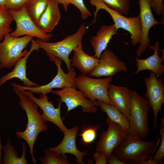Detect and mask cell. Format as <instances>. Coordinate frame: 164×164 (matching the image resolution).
Returning a JSON list of instances; mask_svg holds the SVG:
<instances>
[{
    "mask_svg": "<svg viewBox=\"0 0 164 164\" xmlns=\"http://www.w3.org/2000/svg\"><path fill=\"white\" fill-rule=\"evenodd\" d=\"M144 82L147 88L145 97L149 100L154 114L153 128L157 126L158 116L161 111L164 103V84L162 78H158L151 71L149 77H146Z\"/></svg>",
    "mask_w": 164,
    "mask_h": 164,
    "instance_id": "14",
    "label": "cell"
},
{
    "mask_svg": "<svg viewBox=\"0 0 164 164\" xmlns=\"http://www.w3.org/2000/svg\"><path fill=\"white\" fill-rule=\"evenodd\" d=\"M138 164H158L155 160L151 158L149 159H145L139 162Z\"/></svg>",
    "mask_w": 164,
    "mask_h": 164,
    "instance_id": "37",
    "label": "cell"
},
{
    "mask_svg": "<svg viewBox=\"0 0 164 164\" xmlns=\"http://www.w3.org/2000/svg\"><path fill=\"white\" fill-rule=\"evenodd\" d=\"M9 11L16 25L14 31L9 33L11 36L19 37L30 36L44 41H49L53 37V34L44 32L38 27L28 14L25 5L19 10Z\"/></svg>",
    "mask_w": 164,
    "mask_h": 164,
    "instance_id": "9",
    "label": "cell"
},
{
    "mask_svg": "<svg viewBox=\"0 0 164 164\" xmlns=\"http://www.w3.org/2000/svg\"><path fill=\"white\" fill-rule=\"evenodd\" d=\"M160 135L161 136L160 145L158 150L152 159L156 161L158 164H162V159L164 156V125L160 129Z\"/></svg>",
    "mask_w": 164,
    "mask_h": 164,
    "instance_id": "31",
    "label": "cell"
},
{
    "mask_svg": "<svg viewBox=\"0 0 164 164\" xmlns=\"http://www.w3.org/2000/svg\"><path fill=\"white\" fill-rule=\"evenodd\" d=\"M108 128L102 132L97 143L96 151H102L108 159L114 150L123 140L129 130L106 118Z\"/></svg>",
    "mask_w": 164,
    "mask_h": 164,
    "instance_id": "10",
    "label": "cell"
},
{
    "mask_svg": "<svg viewBox=\"0 0 164 164\" xmlns=\"http://www.w3.org/2000/svg\"><path fill=\"white\" fill-rule=\"evenodd\" d=\"M7 0H0V6H5Z\"/></svg>",
    "mask_w": 164,
    "mask_h": 164,
    "instance_id": "39",
    "label": "cell"
},
{
    "mask_svg": "<svg viewBox=\"0 0 164 164\" xmlns=\"http://www.w3.org/2000/svg\"><path fill=\"white\" fill-rule=\"evenodd\" d=\"M108 94L113 105L129 120L132 90L127 87L110 84Z\"/></svg>",
    "mask_w": 164,
    "mask_h": 164,
    "instance_id": "19",
    "label": "cell"
},
{
    "mask_svg": "<svg viewBox=\"0 0 164 164\" xmlns=\"http://www.w3.org/2000/svg\"><path fill=\"white\" fill-rule=\"evenodd\" d=\"M79 128L77 125L67 131L64 133V136L61 142L56 147L49 148L50 150L65 155L67 153L71 154L76 158V162L79 164H84V156L87 154V151H81L78 149L76 143V138Z\"/></svg>",
    "mask_w": 164,
    "mask_h": 164,
    "instance_id": "16",
    "label": "cell"
},
{
    "mask_svg": "<svg viewBox=\"0 0 164 164\" xmlns=\"http://www.w3.org/2000/svg\"><path fill=\"white\" fill-rule=\"evenodd\" d=\"M20 91L30 98L41 109L43 112L41 114L42 118L44 123L47 121L52 122L58 127L63 133L67 131L68 129L63 123L61 116V102L60 101L58 107L55 108L52 101L49 100L47 94H40L39 97L37 98L30 91L24 90Z\"/></svg>",
    "mask_w": 164,
    "mask_h": 164,
    "instance_id": "13",
    "label": "cell"
},
{
    "mask_svg": "<svg viewBox=\"0 0 164 164\" xmlns=\"http://www.w3.org/2000/svg\"><path fill=\"white\" fill-rule=\"evenodd\" d=\"M51 93L59 96L60 101L64 103L67 107V112L80 106L84 112H96L98 109L90 100H88L83 94L76 88L69 87L60 90H52Z\"/></svg>",
    "mask_w": 164,
    "mask_h": 164,
    "instance_id": "12",
    "label": "cell"
},
{
    "mask_svg": "<svg viewBox=\"0 0 164 164\" xmlns=\"http://www.w3.org/2000/svg\"><path fill=\"white\" fill-rule=\"evenodd\" d=\"M88 27L82 23L75 33L57 42L50 43L39 39L36 41L39 48L45 52L50 61H53L56 58H59L65 62L68 70L72 67L69 55L78 46H83L82 39Z\"/></svg>",
    "mask_w": 164,
    "mask_h": 164,
    "instance_id": "3",
    "label": "cell"
},
{
    "mask_svg": "<svg viewBox=\"0 0 164 164\" xmlns=\"http://www.w3.org/2000/svg\"><path fill=\"white\" fill-rule=\"evenodd\" d=\"M107 162L109 164H124L112 153L109 158L107 159Z\"/></svg>",
    "mask_w": 164,
    "mask_h": 164,
    "instance_id": "35",
    "label": "cell"
},
{
    "mask_svg": "<svg viewBox=\"0 0 164 164\" xmlns=\"http://www.w3.org/2000/svg\"><path fill=\"white\" fill-rule=\"evenodd\" d=\"M13 21L9 9L5 6H0V42L7 34L12 31L10 25Z\"/></svg>",
    "mask_w": 164,
    "mask_h": 164,
    "instance_id": "26",
    "label": "cell"
},
{
    "mask_svg": "<svg viewBox=\"0 0 164 164\" xmlns=\"http://www.w3.org/2000/svg\"><path fill=\"white\" fill-rule=\"evenodd\" d=\"M62 61L58 58L54 60L57 68V73L53 80L47 84L37 87H28L13 83L11 84L13 90L18 91H29L32 93L47 94L51 93L52 89L55 88L63 89L69 87H76L75 80L77 75L75 68L72 67L68 70L67 73H65L61 67Z\"/></svg>",
    "mask_w": 164,
    "mask_h": 164,
    "instance_id": "8",
    "label": "cell"
},
{
    "mask_svg": "<svg viewBox=\"0 0 164 164\" xmlns=\"http://www.w3.org/2000/svg\"><path fill=\"white\" fill-rule=\"evenodd\" d=\"M100 126L97 125L90 127L84 129L80 135L83 143L88 144L93 142L96 138L97 130Z\"/></svg>",
    "mask_w": 164,
    "mask_h": 164,
    "instance_id": "29",
    "label": "cell"
},
{
    "mask_svg": "<svg viewBox=\"0 0 164 164\" xmlns=\"http://www.w3.org/2000/svg\"><path fill=\"white\" fill-rule=\"evenodd\" d=\"M91 5L96 8L94 12V19L89 25L96 22L97 14L101 9H104L110 14L115 26L118 29H122L128 32L131 34V44L133 46L140 43L141 42V23L139 16L127 17L110 8L101 0H89Z\"/></svg>",
    "mask_w": 164,
    "mask_h": 164,
    "instance_id": "5",
    "label": "cell"
},
{
    "mask_svg": "<svg viewBox=\"0 0 164 164\" xmlns=\"http://www.w3.org/2000/svg\"><path fill=\"white\" fill-rule=\"evenodd\" d=\"M3 146L2 145V139L0 135V164H2V149Z\"/></svg>",
    "mask_w": 164,
    "mask_h": 164,
    "instance_id": "38",
    "label": "cell"
},
{
    "mask_svg": "<svg viewBox=\"0 0 164 164\" xmlns=\"http://www.w3.org/2000/svg\"><path fill=\"white\" fill-rule=\"evenodd\" d=\"M156 138L150 141L142 140L129 131L112 153L124 164H138L149 159L156 146Z\"/></svg>",
    "mask_w": 164,
    "mask_h": 164,
    "instance_id": "2",
    "label": "cell"
},
{
    "mask_svg": "<svg viewBox=\"0 0 164 164\" xmlns=\"http://www.w3.org/2000/svg\"><path fill=\"white\" fill-rule=\"evenodd\" d=\"M140 13L138 16L141 23V40L136 51L137 57H141L146 50L150 45L149 35L150 30L160 22L155 19L153 14L149 0H138Z\"/></svg>",
    "mask_w": 164,
    "mask_h": 164,
    "instance_id": "15",
    "label": "cell"
},
{
    "mask_svg": "<svg viewBox=\"0 0 164 164\" xmlns=\"http://www.w3.org/2000/svg\"><path fill=\"white\" fill-rule=\"evenodd\" d=\"M48 0H30L25 4L27 12L36 25L45 10Z\"/></svg>",
    "mask_w": 164,
    "mask_h": 164,
    "instance_id": "25",
    "label": "cell"
},
{
    "mask_svg": "<svg viewBox=\"0 0 164 164\" xmlns=\"http://www.w3.org/2000/svg\"><path fill=\"white\" fill-rule=\"evenodd\" d=\"M96 102L97 106L107 114L111 121L129 130L128 120L114 106L99 100H96Z\"/></svg>",
    "mask_w": 164,
    "mask_h": 164,
    "instance_id": "24",
    "label": "cell"
},
{
    "mask_svg": "<svg viewBox=\"0 0 164 164\" xmlns=\"http://www.w3.org/2000/svg\"><path fill=\"white\" fill-rule=\"evenodd\" d=\"M13 90L19 98V105L25 111L27 118V127L25 130L16 131L15 134L18 138L23 139L27 142L32 163L36 164V160L33 153L34 144L39 134L46 131L48 126L42 120L37 105L21 91Z\"/></svg>",
    "mask_w": 164,
    "mask_h": 164,
    "instance_id": "1",
    "label": "cell"
},
{
    "mask_svg": "<svg viewBox=\"0 0 164 164\" xmlns=\"http://www.w3.org/2000/svg\"><path fill=\"white\" fill-rule=\"evenodd\" d=\"M106 5L119 13L128 15L129 10L130 0H101Z\"/></svg>",
    "mask_w": 164,
    "mask_h": 164,
    "instance_id": "28",
    "label": "cell"
},
{
    "mask_svg": "<svg viewBox=\"0 0 164 164\" xmlns=\"http://www.w3.org/2000/svg\"><path fill=\"white\" fill-rule=\"evenodd\" d=\"M113 78H93L82 74L76 77L75 86L86 98L89 99L97 107L96 100L102 101L113 105L108 94V87Z\"/></svg>",
    "mask_w": 164,
    "mask_h": 164,
    "instance_id": "6",
    "label": "cell"
},
{
    "mask_svg": "<svg viewBox=\"0 0 164 164\" xmlns=\"http://www.w3.org/2000/svg\"><path fill=\"white\" fill-rule=\"evenodd\" d=\"M163 0H149L150 5L156 15H159L162 14L164 15V5Z\"/></svg>",
    "mask_w": 164,
    "mask_h": 164,
    "instance_id": "33",
    "label": "cell"
},
{
    "mask_svg": "<svg viewBox=\"0 0 164 164\" xmlns=\"http://www.w3.org/2000/svg\"><path fill=\"white\" fill-rule=\"evenodd\" d=\"M40 162L43 164H70L68 158L54 152L48 149L44 150V156L39 157Z\"/></svg>",
    "mask_w": 164,
    "mask_h": 164,
    "instance_id": "27",
    "label": "cell"
},
{
    "mask_svg": "<svg viewBox=\"0 0 164 164\" xmlns=\"http://www.w3.org/2000/svg\"><path fill=\"white\" fill-rule=\"evenodd\" d=\"M29 50L26 54L21 58L14 66L13 70L3 75L0 79V86L3 84L14 78H17L22 81L24 86L28 87H37L39 85L29 80L27 77L26 63L29 56L34 50L39 51V46L36 40L32 39Z\"/></svg>",
    "mask_w": 164,
    "mask_h": 164,
    "instance_id": "18",
    "label": "cell"
},
{
    "mask_svg": "<svg viewBox=\"0 0 164 164\" xmlns=\"http://www.w3.org/2000/svg\"><path fill=\"white\" fill-rule=\"evenodd\" d=\"M69 4L75 6L80 11L82 19H85L91 16L90 11L86 7L83 0H68Z\"/></svg>",
    "mask_w": 164,
    "mask_h": 164,
    "instance_id": "30",
    "label": "cell"
},
{
    "mask_svg": "<svg viewBox=\"0 0 164 164\" xmlns=\"http://www.w3.org/2000/svg\"><path fill=\"white\" fill-rule=\"evenodd\" d=\"M159 46V41H156L154 45H150L148 48L153 50L154 53L146 59L135 58V65L138 67L135 73V74L142 70H149L157 74V77L162 76L164 65L162 63L164 61V49H160Z\"/></svg>",
    "mask_w": 164,
    "mask_h": 164,
    "instance_id": "17",
    "label": "cell"
},
{
    "mask_svg": "<svg viewBox=\"0 0 164 164\" xmlns=\"http://www.w3.org/2000/svg\"><path fill=\"white\" fill-rule=\"evenodd\" d=\"M30 0H7L5 7L9 9L18 10Z\"/></svg>",
    "mask_w": 164,
    "mask_h": 164,
    "instance_id": "32",
    "label": "cell"
},
{
    "mask_svg": "<svg viewBox=\"0 0 164 164\" xmlns=\"http://www.w3.org/2000/svg\"><path fill=\"white\" fill-rule=\"evenodd\" d=\"M127 70L125 62L120 60L113 51L106 48L101 53L97 64L90 75L97 78L112 77L119 72Z\"/></svg>",
    "mask_w": 164,
    "mask_h": 164,
    "instance_id": "11",
    "label": "cell"
},
{
    "mask_svg": "<svg viewBox=\"0 0 164 164\" xmlns=\"http://www.w3.org/2000/svg\"><path fill=\"white\" fill-rule=\"evenodd\" d=\"M83 46H78L73 50L71 60L72 67H76L81 73L86 75L90 73L97 64L99 58L86 54L83 50Z\"/></svg>",
    "mask_w": 164,
    "mask_h": 164,
    "instance_id": "22",
    "label": "cell"
},
{
    "mask_svg": "<svg viewBox=\"0 0 164 164\" xmlns=\"http://www.w3.org/2000/svg\"><path fill=\"white\" fill-rule=\"evenodd\" d=\"M149 100L132 90L129 116V131L141 138H147L149 134Z\"/></svg>",
    "mask_w": 164,
    "mask_h": 164,
    "instance_id": "4",
    "label": "cell"
},
{
    "mask_svg": "<svg viewBox=\"0 0 164 164\" xmlns=\"http://www.w3.org/2000/svg\"><path fill=\"white\" fill-rule=\"evenodd\" d=\"M33 37L25 36L14 37L7 34L0 42V68H10L27 53V49L23 51Z\"/></svg>",
    "mask_w": 164,
    "mask_h": 164,
    "instance_id": "7",
    "label": "cell"
},
{
    "mask_svg": "<svg viewBox=\"0 0 164 164\" xmlns=\"http://www.w3.org/2000/svg\"><path fill=\"white\" fill-rule=\"evenodd\" d=\"M59 4H62L63 9L65 11H67L68 9V6L69 4L68 0H55Z\"/></svg>",
    "mask_w": 164,
    "mask_h": 164,
    "instance_id": "36",
    "label": "cell"
},
{
    "mask_svg": "<svg viewBox=\"0 0 164 164\" xmlns=\"http://www.w3.org/2000/svg\"><path fill=\"white\" fill-rule=\"evenodd\" d=\"M22 153L19 157L15 147L12 145L9 136L5 145L3 147V155L2 157V164H27L26 158L27 146L24 142L22 143Z\"/></svg>",
    "mask_w": 164,
    "mask_h": 164,
    "instance_id": "23",
    "label": "cell"
},
{
    "mask_svg": "<svg viewBox=\"0 0 164 164\" xmlns=\"http://www.w3.org/2000/svg\"><path fill=\"white\" fill-rule=\"evenodd\" d=\"M118 29L114 23L101 26L96 35L91 37L90 42L95 54L94 56L99 58L112 36L117 34Z\"/></svg>",
    "mask_w": 164,
    "mask_h": 164,
    "instance_id": "21",
    "label": "cell"
},
{
    "mask_svg": "<svg viewBox=\"0 0 164 164\" xmlns=\"http://www.w3.org/2000/svg\"><path fill=\"white\" fill-rule=\"evenodd\" d=\"M93 155L95 164H106L107 157L105 153L102 151H96Z\"/></svg>",
    "mask_w": 164,
    "mask_h": 164,
    "instance_id": "34",
    "label": "cell"
},
{
    "mask_svg": "<svg viewBox=\"0 0 164 164\" xmlns=\"http://www.w3.org/2000/svg\"><path fill=\"white\" fill-rule=\"evenodd\" d=\"M59 4L55 0H49L46 7L37 24L38 27L46 33L51 32L61 18Z\"/></svg>",
    "mask_w": 164,
    "mask_h": 164,
    "instance_id": "20",
    "label": "cell"
}]
</instances>
